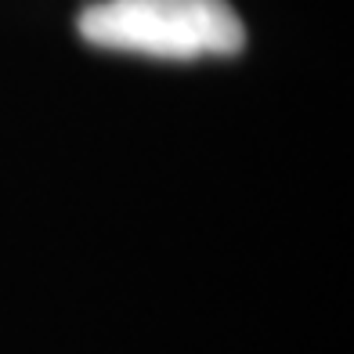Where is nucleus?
Returning a JSON list of instances; mask_svg holds the SVG:
<instances>
[{"label":"nucleus","mask_w":354,"mask_h":354,"mask_svg":"<svg viewBox=\"0 0 354 354\" xmlns=\"http://www.w3.org/2000/svg\"><path fill=\"white\" fill-rule=\"evenodd\" d=\"M76 26L91 47L167 62L232 58L246 44L228 0H98Z\"/></svg>","instance_id":"1"}]
</instances>
